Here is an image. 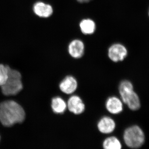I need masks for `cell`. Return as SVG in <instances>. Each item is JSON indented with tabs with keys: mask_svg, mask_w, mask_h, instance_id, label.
Masks as SVG:
<instances>
[{
	"mask_svg": "<svg viewBox=\"0 0 149 149\" xmlns=\"http://www.w3.org/2000/svg\"><path fill=\"white\" fill-rule=\"evenodd\" d=\"M10 69V68L8 65L0 64V86L1 87L7 80Z\"/></svg>",
	"mask_w": 149,
	"mask_h": 149,
	"instance_id": "cell-15",
	"label": "cell"
},
{
	"mask_svg": "<svg viewBox=\"0 0 149 149\" xmlns=\"http://www.w3.org/2000/svg\"><path fill=\"white\" fill-rule=\"evenodd\" d=\"M102 146L105 149H120L122 148L120 141L114 136L108 137L105 139Z\"/></svg>",
	"mask_w": 149,
	"mask_h": 149,
	"instance_id": "cell-14",
	"label": "cell"
},
{
	"mask_svg": "<svg viewBox=\"0 0 149 149\" xmlns=\"http://www.w3.org/2000/svg\"><path fill=\"white\" fill-rule=\"evenodd\" d=\"M106 108L110 113L119 114L123 110V104L120 100L115 96L110 97L106 102Z\"/></svg>",
	"mask_w": 149,
	"mask_h": 149,
	"instance_id": "cell-11",
	"label": "cell"
},
{
	"mask_svg": "<svg viewBox=\"0 0 149 149\" xmlns=\"http://www.w3.org/2000/svg\"><path fill=\"white\" fill-rule=\"evenodd\" d=\"M67 105L68 110L75 115L81 114L85 110V104L78 96H71L68 100Z\"/></svg>",
	"mask_w": 149,
	"mask_h": 149,
	"instance_id": "cell-6",
	"label": "cell"
},
{
	"mask_svg": "<svg viewBox=\"0 0 149 149\" xmlns=\"http://www.w3.org/2000/svg\"><path fill=\"white\" fill-rule=\"evenodd\" d=\"M98 129L103 134L111 133L115 129L116 124L114 120L109 116H104L99 120L97 123Z\"/></svg>",
	"mask_w": 149,
	"mask_h": 149,
	"instance_id": "cell-10",
	"label": "cell"
},
{
	"mask_svg": "<svg viewBox=\"0 0 149 149\" xmlns=\"http://www.w3.org/2000/svg\"><path fill=\"white\" fill-rule=\"evenodd\" d=\"M126 48L120 44H114L109 49L108 55L110 59L114 62L122 61L127 55Z\"/></svg>",
	"mask_w": 149,
	"mask_h": 149,
	"instance_id": "cell-5",
	"label": "cell"
},
{
	"mask_svg": "<svg viewBox=\"0 0 149 149\" xmlns=\"http://www.w3.org/2000/svg\"><path fill=\"white\" fill-rule=\"evenodd\" d=\"M51 107L54 113L56 114L64 113L67 109V103L60 97H56L52 99Z\"/></svg>",
	"mask_w": 149,
	"mask_h": 149,
	"instance_id": "cell-12",
	"label": "cell"
},
{
	"mask_svg": "<svg viewBox=\"0 0 149 149\" xmlns=\"http://www.w3.org/2000/svg\"></svg>",
	"mask_w": 149,
	"mask_h": 149,
	"instance_id": "cell-17",
	"label": "cell"
},
{
	"mask_svg": "<svg viewBox=\"0 0 149 149\" xmlns=\"http://www.w3.org/2000/svg\"><path fill=\"white\" fill-rule=\"evenodd\" d=\"M20 72L15 70L10 69L7 80L1 86L2 92L6 96L15 95L23 89Z\"/></svg>",
	"mask_w": 149,
	"mask_h": 149,
	"instance_id": "cell-3",
	"label": "cell"
},
{
	"mask_svg": "<svg viewBox=\"0 0 149 149\" xmlns=\"http://www.w3.org/2000/svg\"><path fill=\"white\" fill-rule=\"evenodd\" d=\"M119 93L122 101L133 111L139 109L141 103L139 96L133 91V85L128 80H124L119 84Z\"/></svg>",
	"mask_w": 149,
	"mask_h": 149,
	"instance_id": "cell-2",
	"label": "cell"
},
{
	"mask_svg": "<svg viewBox=\"0 0 149 149\" xmlns=\"http://www.w3.org/2000/svg\"><path fill=\"white\" fill-rule=\"evenodd\" d=\"M78 84L76 79L73 76L69 75L65 77L60 83V90L62 93L70 95L77 90Z\"/></svg>",
	"mask_w": 149,
	"mask_h": 149,
	"instance_id": "cell-7",
	"label": "cell"
},
{
	"mask_svg": "<svg viewBox=\"0 0 149 149\" xmlns=\"http://www.w3.org/2000/svg\"><path fill=\"white\" fill-rule=\"evenodd\" d=\"M143 132L139 126L133 125L125 129L123 140L126 146L131 148H138L143 146L145 142Z\"/></svg>",
	"mask_w": 149,
	"mask_h": 149,
	"instance_id": "cell-4",
	"label": "cell"
},
{
	"mask_svg": "<svg viewBox=\"0 0 149 149\" xmlns=\"http://www.w3.org/2000/svg\"><path fill=\"white\" fill-rule=\"evenodd\" d=\"M33 10L37 16L42 18L50 17L53 13V9L50 5L41 1L34 4Z\"/></svg>",
	"mask_w": 149,
	"mask_h": 149,
	"instance_id": "cell-8",
	"label": "cell"
},
{
	"mask_svg": "<svg viewBox=\"0 0 149 149\" xmlns=\"http://www.w3.org/2000/svg\"><path fill=\"white\" fill-rule=\"evenodd\" d=\"M85 51V46L82 41L74 40L70 43L68 47L69 54L75 59L81 58L83 56Z\"/></svg>",
	"mask_w": 149,
	"mask_h": 149,
	"instance_id": "cell-9",
	"label": "cell"
},
{
	"mask_svg": "<svg viewBox=\"0 0 149 149\" xmlns=\"http://www.w3.org/2000/svg\"><path fill=\"white\" fill-rule=\"evenodd\" d=\"M77 2L79 3H88L91 2L92 0H76Z\"/></svg>",
	"mask_w": 149,
	"mask_h": 149,
	"instance_id": "cell-16",
	"label": "cell"
},
{
	"mask_svg": "<svg viewBox=\"0 0 149 149\" xmlns=\"http://www.w3.org/2000/svg\"><path fill=\"white\" fill-rule=\"evenodd\" d=\"M23 108L13 100L6 101L0 104V121L4 126L10 127L21 123L25 119Z\"/></svg>",
	"mask_w": 149,
	"mask_h": 149,
	"instance_id": "cell-1",
	"label": "cell"
},
{
	"mask_svg": "<svg viewBox=\"0 0 149 149\" xmlns=\"http://www.w3.org/2000/svg\"><path fill=\"white\" fill-rule=\"evenodd\" d=\"M81 32L85 35L93 34L96 30V24L95 22L90 19H83L80 23Z\"/></svg>",
	"mask_w": 149,
	"mask_h": 149,
	"instance_id": "cell-13",
	"label": "cell"
}]
</instances>
